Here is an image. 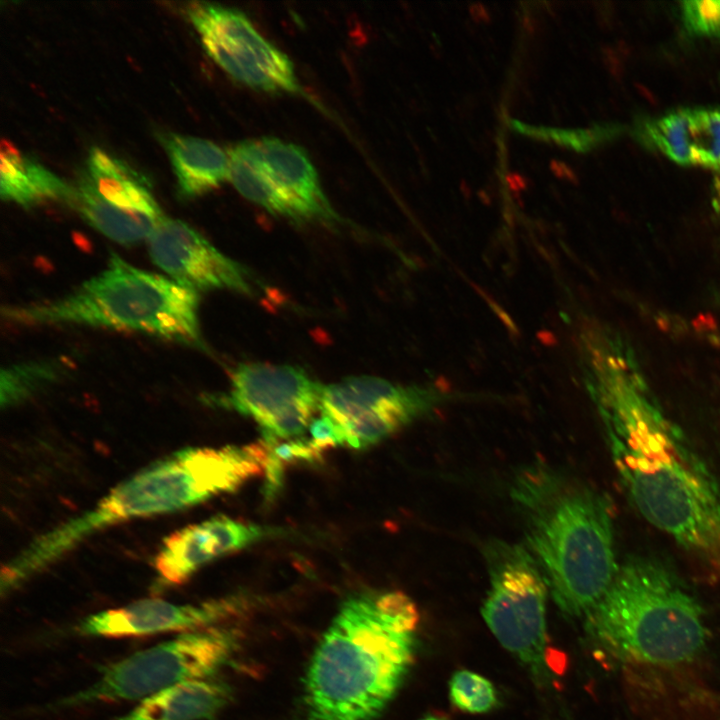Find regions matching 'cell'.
Listing matches in <instances>:
<instances>
[{
	"instance_id": "obj_11",
	"label": "cell",
	"mask_w": 720,
	"mask_h": 720,
	"mask_svg": "<svg viewBox=\"0 0 720 720\" xmlns=\"http://www.w3.org/2000/svg\"><path fill=\"white\" fill-rule=\"evenodd\" d=\"M69 200L89 225L123 245L148 240L165 218L146 178L98 147L89 151Z\"/></svg>"
},
{
	"instance_id": "obj_13",
	"label": "cell",
	"mask_w": 720,
	"mask_h": 720,
	"mask_svg": "<svg viewBox=\"0 0 720 720\" xmlns=\"http://www.w3.org/2000/svg\"><path fill=\"white\" fill-rule=\"evenodd\" d=\"M187 15L207 54L230 76L258 90L298 93L301 87L292 62L266 40L242 12L195 2Z\"/></svg>"
},
{
	"instance_id": "obj_15",
	"label": "cell",
	"mask_w": 720,
	"mask_h": 720,
	"mask_svg": "<svg viewBox=\"0 0 720 720\" xmlns=\"http://www.w3.org/2000/svg\"><path fill=\"white\" fill-rule=\"evenodd\" d=\"M237 600L224 598L197 604H175L145 598L91 614L75 627L81 636L127 638L166 632H192L218 625L233 616Z\"/></svg>"
},
{
	"instance_id": "obj_25",
	"label": "cell",
	"mask_w": 720,
	"mask_h": 720,
	"mask_svg": "<svg viewBox=\"0 0 720 720\" xmlns=\"http://www.w3.org/2000/svg\"><path fill=\"white\" fill-rule=\"evenodd\" d=\"M682 18L690 32L699 35H720V0L684 1Z\"/></svg>"
},
{
	"instance_id": "obj_9",
	"label": "cell",
	"mask_w": 720,
	"mask_h": 720,
	"mask_svg": "<svg viewBox=\"0 0 720 720\" xmlns=\"http://www.w3.org/2000/svg\"><path fill=\"white\" fill-rule=\"evenodd\" d=\"M228 153L230 179L245 198L295 220L335 219L317 172L301 147L261 138L241 142Z\"/></svg>"
},
{
	"instance_id": "obj_19",
	"label": "cell",
	"mask_w": 720,
	"mask_h": 720,
	"mask_svg": "<svg viewBox=\"0 0 720 720\" xmlns=\"http://www.w3.org/2000/svg\"><path fill=\"white\" fill-rule=\"evenodd\" d=\"M164 146L183 198H194L230 178V157L218 145L201 138L169 134Z\"/></svg>"
},
{
	"instance_id": "obj_6",
	"label": "cell",
	"mask_w": 720,
	"mask_h": 720,
	"mask_svg": "<svg viewBox=\"0 0 720 720\" xmlns=\"http://www.w3.org/2000/svg\"><path fill=\"white\" fill-rule=\"evenodd\" d=\"M198 313L197 291L116 254L100 273L63 297L2 309L3 318L18 325L118 329L203 348Z\"/></svg>"
},
{
	"instance_id": "obj_2",
	"label": "cell",
	"mask_w": 720,
	"mask_h": 720,
	"mask_svg": "<svg viewBox=\"0 0 720 720\" xmlns=\"http://www.w3.org/2000/svg\"><path fill=\"white\" fill-rule=\"evenodd\" d=\"M509 491L555 603L569 616L586 615L618 570L607 498L541 461L522 467Z\"/></svg>"
},
{
	"instance_id": "obj_18",
	"label": "cell",
	"mask_w": 720,
	"mask_h": 720,
	"mask_svg": "<svg viewBox=\"0 0 720 720\" xmlns=\"http://www.w3.org/2000/svg\"><path fill=\"white\" fill-rule=\"evenodd\" d=\"M230 698V686L218 678L192 680L146 697L112 720H210Z\"/></svg>"
},
{
	"instance_id": "obj_31",
	"label": "cell",
	"mask_w": 720,
	"mask_h": 720,
	"mask_svg": "<svg viewBox=\"0 0 720 720\" xmlns=\"http://www.w3.org/2000/svg\"><path fill=\"white\" fill-rule=\"evenodd\" d=\"M419 720H446V719L442 718L440 716H436V715H427Z\"/></svg>"
},
{
	"instance_id": "obj_22",
	"label": "cell",
	"mask_w": 720,
	"mask_h": 720,
	"mask_svg": "<svg viewBox=\"0 0 720 720\" xmlns=\"http://www.w3.org/2000/svg\"><path fill=\"white\" fill-rule=\"evenodd\" d=\"M449 696L455 707L468 713H485L497 704L493 684L482 675L460 670L449 681Z\"/></svg>"
},
{
	"instance_id": "obj_5",
	"label": "cell",
	"mask_w": 720,
	"mask_h": 720,
	"mask_svg": "<svg viewBox=\"0 0 720 720\" xmlns=\"http://www.w3.org/2000/svg\"><path fill=\"white\" fill-rule=\"evenodd\" d=\"M586 630L619 659L661 666L694 659L707 635L696 599L670 569L647 558L618 567L607 591L586 614Z\"/></svg>"
},
{
	"instance_id": "obj_21",
	"label": "cell",
	"mask_w": 720,
	"mask_h": 720,
	"mask_svg": "<svg viewBox=\"0 0 720 720\" xmlns=\"http://www.w3.org/2000/svg\"><path fill=\"white\" fill-rule=\"evenodd\" d=\"M61 367L50 360L28 361L8 369L1 374V404L11 406L31 396L39 389L57 379Z\"/></svg>"
},
{
	"instance_id": "obj_14",
	"label": "cell",
	"mask_w": 720,
	"mask_h": 720,
	"mask_svg": "<svg viewBox=\"0 0 720 720\" xmlns=\"http://www.w3.org/2000/svg\"><path fill=\"white\" fill-rule=\"evenodd\" d=\"M148 250L154 264L184 287L252 292L247 270L183 221L164 218L148 238Z\"/></svg>"
},
{
	"instance_id": "obj_20",
	"label": "cell",
	"mask_w": 720,
	"mask_h": 720,
	"mask_svg": "<svg viewBox=\"0 0 720 720\" xmlns=\"http://www.w3.org/2000/svg\"><path fill=\"white\" fill-rule=\"evenodd\" d=\"M0 158V194L3 200L23 207L47 200H69L70 187L9 142L2 141Z\"/></svg>"
},
{
	"instance_id": "obj_16",
	"label": "cell",
	"mask_w": 720,
	"mask_h": 720,
	"mask_svg": "<svg viewBox=\"0 0 720 720\" xmlns=\"http://www.w3.org/2000/svg\"><path fill=\"white\" fill-rule=\"evenodd\" d=\"M266 533L263 527L215 516L166 537L154 566L162 581L183 584L203 565L258 541Z\"/></svg>"
},
{
	"instance_id": "obj_1",
	"label": "cell",
	"mask_w": 720,
	"mask_h": 720,
	"mask_svg": "<svg viewBox=\"0 0 720 720\" xmlns=\"http://www.w3.org/2000/svg\"><path fill=\"white\" fill-rule=\"evenodd\" d=\"M590 387L614 465L656 528L720 569V483L650 393L621 345L593 350Z\"/></svg>"
},
{
	"instance_id": "obj_30",
	"label": "cell",
	"mask_w": 720,
	"mask_h": 720,
	"mask_svg": "<svg viewBox=\"0 0 720 720\" xmlns=\"http://www.w3.org/2000/svg\"><path fill=\"white\" fill-rule=\"evenodd\" d=\"M470 11H471L473 18L476 19L477 21H487L488 20V12L482 5L475 4L471 7Z\"/></svg>"
},
{
	"instance_id": "obj_23",
	"label": "cell",
	"mask_w": 720,
	"mask_h": 720,
	"mask_svg": "<svg viewBox=\"0 0 720 720\" xmlns=\"http://www.w3.org/2000/svg\"><path fill=\"white\" fill-rule=\"evenodd\" d=\"M375 604L383 619L396 631L413 634L419 613L415 603L403 592L390 591L375 595Z\"/></svg>"
},
{
	"instance_id": "obj_8",
	"label": "cell",
	"mask_w": 720,
	"mask_h": 720,
	"mask_svg": "<svg viewBox=\"0 0 720 720\" xmlns=\"http://www.w3.org/2000/svg\"><path fill=\"white\" fill-rule=\"evenodd\" d=\"M482 553L490 582L482 616L500 644L545 681L546 580L525 544L491 539Z\"/></svg>"
},
{
	"instance_id": "obj_7",
	"label": "cell",
	"mask_w": 720,
	"mask_h": 720,
	"mask_svg": "<svg viewBox=\"0 0 720 720\" xmlns=\"http://www.w3.org/2000/svg\"><path fill=\"white\" fill-rule=\"evenodd\" d=\"M237 642V632L223 625L181 633L104 666L93 683L52 706L140 701L184 682L215 677Z\"/></svg>"
},
{
	"instance_id": "obj_26",
	"label": "cell",
	"mask_w": 720,
	"mask_h": 720,
	"mask_svg": "<svg viewBox=\"0 0 720 720\" xmlns=\"http://www.w3.org/2000/svg\"><path fill=\"white\" fill-rule=\"evenodd\" d=\"M312 442L323 452L328 448L344 445L343 437L336 424L327 416L314 419L309 425Z\"/></svg>"
},
{
	"instance_id": "obj_28",
	"label": "cell",
	"mask_w": 720,
	"mask_h": 720,
	"mask_svg": "<svg viewBox=\"0 0 720 720\" xmlns=\"http://www.w3.org/2000/svg\"><path fill=\"white\" fill-rule=\"evenodd\" d=\"M712 205L715 211L720 215V174L717 175L713 180Z\"/></svg>"
},
{
	"instance_id": "obj_17",
	"label": "cell",
	"mask_w": 720,
	"mask_h": 720,
	"mask_svg": "<svg viewBox=\"0 0 720 720\" xmlns=\"http://www.w3.org/2000/svg\"><path fill=\"white\" fill-rule=\"evenodd\" d=\"M652 144L682 165L720 170V108H685L646 125Z\"/></svg>"
},
{
	"instance_id": "obj_3",
	"label": "cell",
	"mask_w": 720,
	"mask_h": 720,
	"mask_svg": "<svg viewBox=\"0 0 720 720\" xmlns=\"http://www.w3.org/2000/svg\"><path fill=\"white\" fill-rule=\"evenodd\" d=\"M268 450L263 440L245 446L181 449L121 482L93 508L36 538L7 563L4 574L20 585L101 529L176 512L232 492L265 473Z\"/></svg>"
},
{
	"instance_id": "obj_24",
	"label": "cell",
	"mask_w": 720,
	"mask_h": 720,
	"mask_svg": "<svg viewBox=\"0 0 720 720\" xmlns=\"http://www.w3.org/2000/svg\"><path fill=\"white\" fill-rule=\"evenodd\" d=\"M511 126L522 134H527L537 139L552 141L577 151L588 150L593 144L609 135V129L605 128L593 130H561L527 126L517 121H513Z\"/></svg>"
},
{
	"instance_id": "obj_27",
	"label": "cell",
	"mask_w": 720,
	"mask_h": 720,
	"mask_svg": "<svg viewBox=\"0 0 720 720\" xmlns=\"http://www.w3.org/2000/svg\"><path fill=\"white\" fill-rule=\"evenodd\" d=\"M552 172L561 179H566L572 182L576 181V177L572 170L563 162L552 160L550 164Z\"/></svg>"
},
{
	"instance_id": "obj_12",
	"label": "cell",
	"mask_w": 720,
	"mask_h": 720,
	"mask_svg": "<svg viewBox=\"0 0 720 720\" xmlns=\"http://www.w3.org/2000/svg\"><path fill=\"white\" fill-rule=\"evenodd\" d=\"M323 386L302 368L242 363L232 373L229 391L215 403L254 419L267 445L300 436L320 408Z\"/></svg>"
},
{
	"instance_id": "obj_10",
	"label": "cell",
	"mask_w": 720,
	"mask_h": 720,
	"mask_svg": "<svg viewBox=\"0 0 720 720\" xmlns=\"http://www.w3.org/2000/svg\"><path fill=\"white\" fill-rule=\"evenodd\" d=\"M447 398L433 387L352 376L323 386L319 409L336 424L344 445L363 449L433 411Z\"/></svg>"
},
{
	"instance_id": "obj_4",
	"label": "cell",
	"mask_w": 720,
	"mask_h": 720,
	"mask_svg": "<svg viewBox=\"0 0 720 720\" xmlns=\"http://www.w3.org/2000/svg\"><path fill=\"white\" fill-rule=\"evenodd\" d=\"M414 657L413 634L380 615L375 595L346 600L305 677L306 720H373L391 701Z\"/></svg>"
},
{
	"instance_id": "obj_29",
	"label": "cell",
	"mask_w": 720,
	"mask_h": 720,
	"mask_svg": "<svg viewBox=\"0 0 720 720\" xmlns=\"http://www.w3.org/2000/svg\"><path fill=\"white\" fill-rule=\"evenodd\" d=\"M506 181H507L509 187H510L513 191H517V190H519V189H523V188L525 187V184H526L524 178H523L522 176L518 175V174H509V175L506 177Z\"/></svg>"
}]
</instances>
